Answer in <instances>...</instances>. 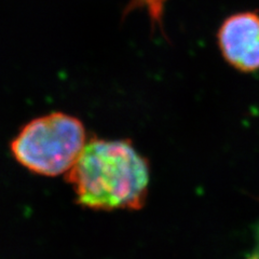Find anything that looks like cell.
I'll list each match as a JSON object with an SVG mask.
<instances>
[{"label": "cell", "instance_id": "cell-1", "mask_svg": "<svg viewBox=\"0 0 259 259\" xmlns=\"http://www.w3.org/2000/svg\"><path fill=\"white\" fill-rule=\"evenodd\" d=\"M67 181L80 206L140 209L147 200L150 167L130 140L93 137L67 173Z\"/></svg>", "mask_w": 259, "mask_h": 259}, {"label": "cell", "instance_id": "cell-2", "mask_svg": "<svg viewBox=\"0 0 259 259\" xmlns=\"http://www.w3.org/2000/svg\"><path fill=\"white\" fill-rule=\"evenodd\" d=\"M87 143L83 123L58 111L29 121L14 137L10 149L31 173L54 177L70 171Z\"/></svg>", "mask_w": 259, "mask_h": 259}, {"label": "cell", "instance_id": "cell-3", "mask_svg": "<svg viewBox=\"0 0 259 259\" xmlns=\"http://www.w3.org/2000/svg\"><path fill=\"white\" fill-rule=\"evenodd\" d=\"M225 61L242 72L259 70V14L239 12L227 18L217 32Z\"/></svg>", "mask_w": 259, "mask_h": 259}, {"label": "cell", "instance_id": "cell-4", "mask_svg": "<svg viewBox=\"0 0 259 259\" xmlns=\"http://www.w3.org/2000/svg\"><path fill=\"white\" fill-rule=\"evenodd\" d=\"M166 2L167 0H131L127 11L136 9V8H144L149 15L152 25L162 27V19H163Z\"/></svg>", "mask_w": 259, "mask_h": 259}]
</instances>
